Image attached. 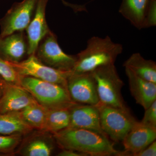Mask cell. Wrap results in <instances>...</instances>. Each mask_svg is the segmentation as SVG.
<instances>
[{"label":"cell","instance_id":"obj_21","mask_svg":"<svg viewBox=\"0 0 156 156\" xmlns=\"http://www.w3.org/2000/svg\"><path fill=\"white\" fill-rule=\"evenodd\" d=\"M70 122V108L48 109L43 131L54 134L68 128Z\"/></svg>","mask_w":156,"mask_h":156},{"label":"cell","instance_id":"obj_25","mask_svg":"<svg viewBox=\"0 0 156 156\" xmlns=\"http://www.w3.org/2000/svg\"><path fill=\"white\" fill-rule=\"evenodd\" d=\"M140 122L156 128V100L145 110L144 116Z\"/></svg>","mask_w":156,"mask_h":156},{"label":"cell","instance_id":"obj_16","mask_svg":"<svg viewBox=\"0 0 156 156\" xmlns=\"http://www.w3.org/2000/svg\"><path fill=\"white\" fill-rule=\"evenodd\" d=\"M150 0H122L119 12L137 29H144L146 14Z\"/></svg>","mask_w":156,"mask_h":156},{"label":"cell","instance_id":"obj_2","mask_svg":"<svg viewBox=\"0 0 156 156\" xmlns=\"http://www.w3.org/2000/svg\"><path fill=\"white\" fill-rule=\"evenodd\" d=\"M123 50L122 45L113 41L108 36L92 37L88 40L86 48L76 55V61L72 73H91L101 66L115 64Z\"/></svg>","mask_w":156,"mask_h":156},{"label":"cell","instance_id":"obj_18","mask_svg":"<svg viewBox=\"0 0 156 156\" xmlns=\"http://www.w3.org/2000/svg\"><path fill=\"white\" fill-rule=\"evenodd\" d=\"M50 137L41 134L31 137L20 148V154L25 156L51 155L54 149V139L53 136Z\"/></svg>","mask_w":156,"mask_h":156},{"label":"cell","instance_id":"obj_19","mask_svg":"<svg viewBox=\"0 0 156 156\" xmlns=\"http://www.w3.org/2000/svg\"><path fill=\"white\" fill-rule=\"evenodd\" d=\"M34 130L20 117L19 112L0 113V134L1 135H25Z\"/></svg>","mask_w":156,"mask_h":156},{"label":"cell","instance_id":"obj_23","mask_svg":"<svg viewBox=\"0 0 156 156\" xmlns=\"http://www.w3.org/2000/svg\"><path fill=\"white\" fill-rule=\"evenodd\" d=\"M0 76L8 83L20 85V76L8 62L5 61L1 56Z\"/></svg>","mask_w":156,"mask_h":156},{"label":"cell","instance_id":"obj_3","mask_svg":"<svg viewBox=\"0 0 156 156\" xmlns=\"http://www.w3.org/2000/svg\"><path fill=\"white\" fill-rule=\"evenodd\" d=\"M20 85L37 102L48 109L70 108L77 104L71 98L66 87L27 76H21Z\"/></svg>","mask_w":156,"mask_h":156},{"label":"cell","instance_id":"obj_11","mask_svg":"<svg viewBox=\"0 0 156 156\" xmlns=\"http://www.w3.org/2000/svg\"><path fill=\"white\" fill-rule=\"evenodd\" d=\"M49 0H38L34 17L27 28L28 56L34 54L42 39L50 31L46 19V10Z\"/></svg>","mask_w":156,"mask_h":156},{"label":"cell","instance_id":"obj_28","mask_svg":"<svg viewBox=\"0 0 156 156\" xmlns=\"http://www.w3.org/2000/svg\"><path fill=\"white\" fill-rule=\"evenodd\" d=\"M5 81V80H3L2 78L0 76V99L2 95Z\"/></svg>","mask_w":156,"mask_h":156},{"label":"cell","instance_id":"obj_10","mask_svg":"<svg viewBox=\"0 0 156 156\" xmlns=\"http://www.w3.org/2000/svg\"><path fill=\"white\" fill-rule=\"evenodd\" d=\"M156 138V128L137 122L122 141L125 151H119L116 155L133 156L152 143Z\"/></svg>","mask_w":156,"mask_h":156},{"label":"cell","instance_id":"obj_7","mask_svg":"<svg viewBox=\"0 0 156 156\" xmlns=\"http://www.w3.org/2000/svg\"><path fill=\"white\" fill-rule=\"evenodd\" d=\"M35 54L44 64L65 71H71L76 61V55H69L62 50L57 36L51 31L40 42Z\"/></svg>","mask_w":156,"mask_h":156},{"label":"cell","instance_id":"obj_5","mask_svg":"<svg viewBox=\"0 0 156 156\" xmlns=\"http://www.w3.org/2000/svg\"><path fill=\"white\" fill-rule=\"evenodd\" d=\"M101 129L108 138L115 142L122 141L137 121L129 109L116 108L98 103Z\"/></svg>","mask_w":156,"mask_h":156},{"label":"cell","instance_id":"obj_12","mask_svg":"<svg viewBox=\"0 0 156 156\" xmlns=\"http://www.w3.org/2000/svg\"><path fill=\"white\" fill-rule=\"evenodd\" d=\"M35 100L20 85L5 81L2 95L0 99V113L20 111Z\"/></svg>","mask_w":156,"mask_h":156},{"label":"cell","instance_id":"obj_22","mask_svg":"<svg viewBox=\"0 0 156 156\" xmlns=\"http://www.w3.org/2000/svg\"><path fill=\"white\" fill-rule=\"evenodd\" d=\"M23 135H1L0 134V154H11L22 142Z\"/></svg>","mask_w":156,"mask_h":156},{"label":"cell","instance_id":"obj_24","mask_svg":"<svg viewBox=\"0 0 156 156\" xmlns=\"http://www.w3.org/2000/svg\"><path fill=\"white\" fill-rule=\"evenodd\" d=\"M156 0H150L148 7L144 29L156 26Z\"/></svg>","mask_w":156,"mask_h":156},{"label":"cell","instance_id":"obj_20","mask_svg":"<svg viewBox=\"0 0 156 156\" xmlns=\"http://www.w3.org/2000/svg\"><path fill=\"white\" fill-rule=\"evenodd\" d=\"M48 109L36 101L29 105L19 112L23 121L33 129L44 131Z\"/></svg>","mask_w":156,"mask_h":156},{"label":"cell","instance_id":"obj_17","mask_svg":"<svg viewBox=\"0 0 156 156\" xmlns=\"http://www.w3.org/2000/svg\"><path fill=\"white\" fill-rule=\"evenodd\" d=\"M123 66L146 80L156 83V63L147 59L140 53H133L123 63Z\"/></svg>","mask_w":156,"mask_h":156},{"label":"cell","instance_id":"obj_8","mask_svg":"<svg viewBox=\"0 0 156 156\" xmlns=\"http://www.w3.org/2000/svg\"><path fill=\"white\" fill-rule=\"evenodd\" d=\"M38 0H23L13 4L0 20V38L14 32L24 31L34 14Z\"/></svg>","mask_w":156,"mask_h":156},{"label":"cell","instance_id":"obj_14","mask_svg":"<svg viewBox=\"0 0 156 156\" xmlns=\"http://www.w3.org/2000/svg\"><path fill=\"white\" fill-rule=\"evenodd\" d=\"M28 42L24 31L0 38V56L10 62H20L28 55Z\"/></svg>","mask_w":156,"mask_h":156},{"label":"cell","instance_id":"obj_26","mask_svg":"<svg viewBox=\"0 0 156 156\" xmlns=\"http://www.w3.org/2000/svg\"><path fill=\"white\" fill-rule=\"evenodd\" d=\"M156 140L151 143L145 148L136 153L133 156H156Z\"/></svg>","mask_w":156,"mask_h":156},{"label":"cell","instance_id":"obj_1","mask_svg":"<svg viewBox=\"0 0 156 156\" xmlns=\"http://www.w3.org/2000/svg\"><path fill=\"white\" fill-rule=\"evenodd\" d=\"M53 134L55 142L62 149L91 156H116L119 152L107 136L91 130L68 127Z\"/></svg>","mask_w":156,"mask_h":156},{"label":"cell","instance_id":"obj_9","mask_svg":"<svg viewBox=\"0 0 156 156\" xmlns=\"http://www.w3.org/2000/svg\"><path fill=\"white\" fill-rule=\"evenodd\" d=\"M67 90L74 102L96 105L99 103L96 84L92 73L73 74L68 79Z\"/></svg>","mask_w":156,"mask_h":156},{"label":"cell","instance_id":"obj_6","mask_svg":"<svg viewBox=\"0 0 156 156\" xmlns=\"http://www.w3.org/2000/svg\"><path fill=\"white\" fill-rule=\"evenodd\" d=\"M28 56L20 62H8L20 76L32 77L61 85L67 89L68 79L71 71H65L48 66L40 61L35 54Z\"/></svg>","mask_w":156,"mask_h":156},{"label":"cell","instance_id":"obj_27","mask_svg":"<svg viewBox=\"0 0 156 156\" xmlns=\"http://www.w3.org/2000/svg\"><path fill=\"white\" fill-rule=\"evenodd\" d=\"M58 156H88L86 154L71 150L62 149V151L57 155Z\"/></svg>","mask_w":156,"mask_h":156},{"label":"cell","instance_id":"obj_13","mask_svg":"<svg viewBox=\"0 0 156 156\" xmlns=\"http://www.w3.org/2000/svg\"><path fill=\"white\" fill-rule=\"evenodd\" d=\"M70 112L68 127L91 130L106 136L101 127L99 111L96 105L77 104L70 108Z\"/></svg>","mask_w":156,"mask_h":156},{"label":"cell","instance_id":"obj_4","mask_svg":"<svg viewBox=\"0 0 156 156\" xmlns=\"http://www.w3.org/2000/svg\"><path fill=\"white\" fill-rule=\"evenodd\" d=\"M91 73L96 84L99 103L129 109L121 92L124 82L120 77L115 64L101 66Z\"/></svg>","mask_w":156,"mask_h":156},{"label":"cell","instance_id":"obj_15","mask_svg":"<svg viewBox=\"0 0 156 156\" xmlns=\"http://www.w3.org/2000/svg\"><path fill=\"white\" fill-rule=\"evenodd\" d=\"M131 95L136 103L146 109L156 100V83L142 79L125 68Z\"/></svg>","mask_w":156,"mask_h":156}]
</instances>
